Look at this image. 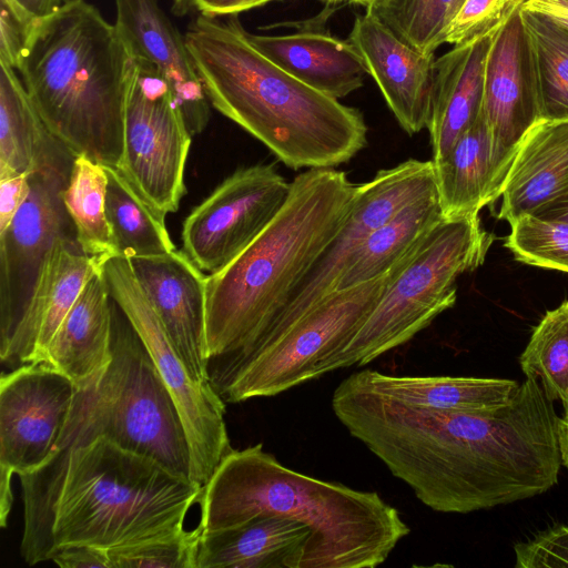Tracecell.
<instances>
[{
	"label": "cell",
	"mask_w": 568,
	"mask_h": 568,
	"mask_svg": "<svg viewBox=\"0 0 568 568\" xmlns=\"http://www.w3.org/2000/svg\"><path fill=\"white\" fill-rule=\"evenodd\" d=\"M28 20H38L54 12L63 0H7Z\"/></svg>",
	"instance_id": "cell-44"
},
{
	"label": "cell",
	"mask_w": 568,
	"mask_h": 568,
	"mask_svg": "<svg viewBox=\"0 0 568 568\" xmlns=\"http://www.w3.org/2000/svg\"><path fill=\"white\" fill-rule=\"evenodd\" d=\"M520 263L568 273V220L525 215L505 241Z\"/></svg>",
	"instance_id": "cell-35"
},
{
	"label": "cell",
	"mask_w": 568,
	"mask_h": 568,
	"mask_svg": "<svg viewBox=\"0 0 568 568\" xmlns=\"http://www.w3.org/2000/svg\"><path fill=\"white\" fill-rule=\"evenodd\" d=\"M78 387L45 363H28L0 378V526L6 527L14 474L39 469L55 452Z\"/></svg>",
	"instance_id": "cell-12"
},
{
	"label": "cell",
	"mask_w": 568,
	"mask_h": 568,
	"mask_svg": "<svg viewBox=\"0 0 568 568\" xmlns=\"http://www.w3.org/2000/svg\"><path fill=\"white\" fill-rule=\"evenodd\" d=\"M526 378L538 379L548 399L568 414V300L546 312L519 357Z\"/></svg>",
	"instance_id": "cell-33"
},
{
	"label": "cell",
	"mask_w": 568,
	"mask_h": 568,
	"mask_svg": "<svg viewBox=\"0 0 568 568\" xmlns=\"http://www.w3.org/2000/svg\"><path fill=\"white\" fill-rule=\"evenodd\" d=\"M248 36L277 67L326 95L341 99L363 85L367 71L348 40L306 28L285 34Z\"/></svg>",
	"instance_id": "cell-22"
},
{
	"label": "cell",
	"mask_w": 568,
	"mask_h": 568,
	"mask_svg": "<svg viewBox=\"0 0 568 568\" xmlns=\"http://www.w3.org/2000/svg\"><path fill=\"white\" fill-rule=\"evenodd\" d=\"M321 1L326 4H336V3H341V2H349V3L361 4V0H321Z\"/></svg>",
	"instance_id": "cell-48"
},
{
	"label": "cell",
	"mask_w": 568,
	"mask_h": 568,
	"mask_svg": "<svg viewBox=\"0 0 568 568\" xmlns=\"http://www.w3.org/2000/svg\"><path fill=\"white\" fill-rule=\"evenodd\" d=\"M174 95L148 62L135 59L124 121V145L116 170L139 196L165 217L186 193L185 164L191 144Z\"/></svg>",
	"instance_id": "cell-11"
},
{
	"label": "cell",
	"mask_w": 568,
	"mask_h": 568,
	"mask_svg": "<svg viewBox=\"0 0 568 568\" xmlns=\"http://www.w3.org/2000/svg\"><path fill=\"white\" fill-rule=\"evenodd\" d=\"M49 131L75 156L118 168L135 59L115 24L87 0L34 20L17 69Z\"/></svg>",
	"instance_id": "cell-5"
},
{
	"label": "cell",
	"mask_w": 568,
	"mask_h": 568,
	"mask_svg": "<svg viewBox=\"0 0 568 568\" xmlns=\"http://www.w3.org/2000/svg\"><path fill=\"white\" fill-rule=\"evenodd\" d=\"M464 0H386L372 8L379 19L415 50L434 54Z\"/></svg>",
	"instance_id": "cell-34"
},
{
	"label": "cell",
	"mask_w": 568,
	"mask_h": 568,
	"mask_svg": "<svg viewBox=\"0 0 568 568\" xmlns=\"http://www.w3.org/2000/svg\"><path fill=\"white\" fill-rule=\"evenodd\" d=\"M393 268L327 294L298 316L268 328L247 348L224 357L214 386L222 399L240 403L275 396L320 377L321 366L346 345L376 306Z\"/></svg>",
	"instance_id": "cell-9"
},
{
	"label": "cell",
	"mask_w": 568,
	"mask_h": 568,
	"mask_svg": "<svg viewBox=\"0 0 568 568\" xmlns=\"http://www.w3.org/2000/svg\"><path fill=\"white\" fill-rule=\"evenodd\" d=\"M290 191L273 164L237 169L184 220L182 251L201 271L219 272L266 229Z\"/></svg>",
	"instance_id": "cell-13"
},
{
	"label": "cell",
	"mask_w": 568,
	"mask_h": 568,
	"mask_svg": "<svg viewBox=\"0 0 568 568\" xmlns=\"http://www.w3.org/2000/svg\"><path fill=\"white\" fill-rule=\"evenodd\" d=\"M103 257L85 254L74 236L57 240L27 308L10 338L0 345L3 364L18 367L39 363L54 333Z\"/></svg>",
	"instance_id": "cell-20"
},
{
	"label": "cell",
	"mask_w": 568,
	"mask_h": 568,
	"mask_svg": "<svg viewBox=\"0 0 568 568\" xmlns=\"http://www.w3.org/2000/svg\"><path fill=\"white\" fill-rule=\"evenodd\" d=\"M129 262L190 374L211 383L205 337L207 275L182 250Z\"/></svg>",
	"instance_id": "cell-17"
},
{
	"label": "cell",
	"mask_w": 568,
	"mask_h": 568,
	"mask_svg": "<svg viewBox=\"0 0 568 568\" xmlns=\"http://www.w3.org/2000/svg\"><path fill=\"white\" fill-rule=\"evenodd\" d=\"M436 191L434 163L408 159L357 184L351 212L328 248L266 328L283 324L335 291L348 261L368 236L404 206Z\"/></svg>",
	"instance_id": "cell-15"
},
{
	"label": "cell",
	"mask_w": 568,
	"mask_h": 568,
	"mask_svg": "<svg viewBox=\"0 0 568 568\" xmlns=\"http://www.w3.org/2000/svg\"><path fill=\"white\" fill-rule=\"evenodd\" d=\"M526 0H464L450 21L445 43L462 45L495 34Z\"/></svg>",
	"instance_id": "cell-37"
},
{
	"label": "cell",
	"mask_w": 568,
	"mask_h": 568,
	"mask_svg": "<svg viewBox=\"0 0 568 568\" xmlns=\"http://www.w3.org/2000/svg\"><path fill=\"white\" fill-rule=\"evenodd\" d=\"M115 27L134 59L150 63L163 78L180 105L191 135L210 120V102L187 50L159 0H114Z\"/></svg>",
	"instance_id": "cell-19"
},
{
	"label": "cell",
	"mask_w": 568,
	"mask_h": 568,
	"mask_svg": "<svg viewBox=\"0 0 568 568\" xmlns=\"http://www.w3.org/2000/svg\"><path fill=\"white\" fill-rule=\"evenodd\" d=\"M532 44L542 120H568V28L552 19L520 9Z\"/></svg>",
	"instance_id": "cell-32"
},
{
	"label": "cell",
	"mask_w": 568,
	"mask_h": 568,
	"mask_svg": "<svg viewBox=\"0 0 568 568\" xmlns=\"http://www.w3.org/2000/svg\"><path fill=\"white\" fill-rule=\"evenodd\" d=\"M357 184L344 171L307 169L266 229L206 278L209 359L251 346L286 307L343 227Z\"/></svg>",
	"instance_id": "cell-6"
},
{
	"label": "cell",
	"mask_w": 568,
	"mask_h": 568,
	"mask_svg": "<svg viewBox=\"0 0 568 568\" xmlns=\"http://www.w3.org/2000/svg\"><path fill=\"white\" fill-rule=\"evenodd\" d=\"M378 85L400 128L409 135L427 129L434 81V54L399 39L372 8L355 18L348 39Z\"/></svg>",
	"instance_id": "cell-18"
},
{
	"label": "cell",
	"mask_w": 568,
	"mask_h": 568,
	"mask_svg": "<svg viewBox=\"0 0 568 568\" xmlns=\"http://www.w3.org/2000/svg\"><path fill=\"white\" fill-rule=\"evenodd\" d=\"M274 0H195V10L206 16L239 14Z\"/></svg>",
	"instance_id": "cell-42"
},
{
	"label": "cell",
	"mask_w": 568,
	"mask_h": 568,
	"mask_svg": "<svg viewBox=\"0 0 568 568\" xmlns=\"http://www.w3.org/2000/svg\"><path fill=\"white\" fill-rule=\"evenodd\" d=\"M239 14L199 13L184 33L209 102L293 170L348 162L367 145L361 111L297 80L252 43Z\"/></svg>",
	"instance_id": "cell-3"
},
{
	"label": "cell",
	"mask_w": 568,
	"mask_h": 568,
	"mask_svg": "<svg viewBox=\"0 0 568 568\" xmlns=\"http://www.w3.org/2000/svg\"><path fill=\"white\" fill-rule=\"evenodd\" d=\"M560 219H566V220H568V212H567L566 214L561 215V216H560Z\"/></svg>",
	"instance_id": "cell-49"
},
{
	"label": "cell",
	"mask_w": 568,
	"mask_h": 568,
	"mask_svg": "<svg viewBox=\"0 0 568 568\" xmlns=\"http://www.w3.org/2000/svg\"><path fill=\"white\" fill-rule=\"evenodd\" d=\"M494 36L454 45L435 60L427 124L434 161L449 151L483 111L485 64Z\"/></svg>",
	"instance_id": "cell-24"
},
{
	"label": "cell",
	"mask_w": 568,
	"mask_h": 568,
	"mask_svg": "<svg viewBox=\"0 0 568 568\" xmlns=\"http://www.w3.org/2000/svg\"><path fill=\"white\" fill-rule=\"evenodd\" d=\"M521 8L541 13L568 28V0H526Z\"/></svg>",
	"instance_id": "cell-43"
},
{
	"label": "cell",
	"mask_w": 568,
	"mask_h": 568,
	"mask_svg": "<svg viewBox=\"0 0 568 568\" xmlns=\"http://www.w3.org/2000/svg\"><path fill=\"white\" fill-rule=\"evenodd\" d=\"M433 163L444 219L479 214L500 197L507 171L495 158L484 109L449 151Z\"/></svg>",
	"instance_id": "cell-26"
},
{
	"label": "cell",
	"mask_w": 568,
	"mask_h": 568,
	"mask_svg": "<svg viewBox=\"0 0 568 568\" xmlns=\"http://www.w3.org/2000/svg\"><path fill=\"white\" fill-rule=\"evenodd\" d=\"M386 0H361V6L365 8H375Z\"/></svg>",
	"instance_id": "cell-47"
},
{
	"label": "cell",
	"mask_w": 568,
	"mask_h": 568,
	"mask_svg": "<svg viewBox=\"0 0 568 568\" xmlns=\"http://www.w3.org/2000/svg\"><path fill=\"white\" fill-rule=\"evenodd\" d=\"M51 561L61 568H112L108 550L89 545L61 547Z\"/></svg>",
	"instance_id": "cell-41"
},
{
	"label": "cell",
	"mask_w": 568,
	"mask_h": 568,
	"mask_svg": "<svg viewBox=\"0 0 568 568\" xmlns=\"http://www.w3.org/2000/svg\"><path fill=\"white\" fill-rule=\"evenodd\" d=\"M201 534L197 526L110 549L112 568H196Z\"/></svg>",
	"instance_id": "cell-36"
},
{
	"label": "cell",
	"mask_w": 568,
	"mask_h": 568,
	"mask_svg": "<svg viewBox=\"0 0 568 568\" xmlns=\"http://www.w3.org/2000/svg\"><path fill=\"white\" fill-rule=\"evenodd\" d=\"M347 432L428 508L468 514L540 495L558 483V419L538 379L493 412L410 406L353 375L332 396Z\"/></svg>",
	"instance_id": "cell-1"
},
{
	"label": "cell",
	"mask_w": 568,
	"mask_h": 568,
	"mask_svg": "<svg viewBox=\"0 0 568 568\" xmlns=\"http://www.w3.org/2000/svg\"><path fill=\"white\" fill-rule=\"evenodd\" d=\"M558 440L561 464L568 469V414L558 419Z\"/></svg>",
	"instance_id": "cell-45"
},
{
	"label": "cell",
	"mask_w": 568,
	"mask_h": 568,
	"mask_svg": "<svg viewBox=\"0 0 568 568\" xmlns=\"http://www.w3.org/2000/svg\"><path fill=\"white\" fill-rule=\"evenodd\" d=\"M201 532L276 515L308 526L301 568H375L410 529L377 493L282 465L262 444L232 449L203 486Z\"/></svg>",
	"instance_id": "cell-4"
},
{
	"label": "cell",
	"mask_w": 568,
	"mask_h": 568,
	"mask_svg": "<svg viewBox=\"0 0 568 568\" xmlns=\"http://www.w3.org/2000/svg\"><path fill=\"white\" fill-rule=\"evenodd\" d=\"M29 173L0 179V232L12 222L30 193Z\"/></svg>",
	"instance_id": "cell-40"
},
{
	"label": "cell",
	"mask_w": 568,
	"mask_h": 568,
	"mask_svg": "<svg viewBox=\"0 0 568 568\" xmlns=\"http://www.w3.org/2000/svg\"><path fill=\"white\" fill-rule=\"evenodd\" d=\"M444 220L437 191L404 206L376 229L348 261L335 291L389 272Z\"/></svg>",
	"instance_id": "cell-29"
},
{
	"label": "cell",
	"mask_w": 568,
	"mask_h": 568,
	"mask_svg": "<svg viewBox=\"0 0 568 568\" xmlns=\"http://www.w3.org/2000/svg\"><path fill=\"white\" fill-rule=\"evenodd\" d=\"M308 526L260 515L227 529L201 534L196 568H301Z\"/></svg>",
	"instance_id": "cell-25"
},
{
	"label": "cell",
	"mask_w": 568,
	"mask_h": 568,
	"mask_svg": "<svg viewBox=\"0 0 568 568\" xmlns=\"http://www.w3.org/2000/svg\"><path fill=\"white\" fill-rule=\"evenodd\" d=\"M520 9L495 33L484 74L483 109L495 158L507 172L523 138L542 120L535 53Z\"/></svg>",
	"instance_id": "cell-16"
},
{
	"label": "cell",
	"mask_w": 568,
	"mask_h": 568,
	"mask_svg": "<svg viewBox=\"0 0 568 568\" xmlns=\"http://www.w3.org/2000/svg\"><path fill=\"white\" fill-rule=\"evenodd\" d=\"M108 175L105 166L84 154L77 155L63 191V203L74 225L81 250L91 256L114 255L112 233L105 213Z\"/></svg>",
	"instance_id": "cell-31"
},
{
	"label": "cell",
	"mask_w": 568,
	"mask_h": 568,
	"mask_svg": "<svg viewBox=\"0 0 568 568\" xmlns=\"http://www.w3.org/2000/svg\"><path fill=\"white\" fill-rule=\"evenodd\" d=\"M478 214L444 219L393 268L378 303L362 326L320 368L364 366L426 328L454 306L457 280L483 264L493 243Z\"/></svg>",
	"instance_id": "cell-8"
},
{
	"label": "cell",
	"mask_w": 568,
	"mask_h": 568,
	"mask_svg": "<svg viewBox=\"0 0 568 568\" xmlns=\"http://www.w3.org/2000/svg\"><path fill=\"white\" fill-rule=\"evenodd\" d=\"M19 477L30 566L70 545L110 550L180 532L203 489L104 437L58 449Z\"/></svg>",
	"instance_id": "cell-2"
},
{
	"label": "cell",
	"mask_w": 568,
	"mask_h": 568,
	"mask_svg": "<svg viewBox=\"0 0 568 568\" xmlns=\"http://www.w3.org/2000/svg\"><path fill=\"white\" fill-rule=\"evenodd\" d=\"M0 68V179L72 163L75 155L49 131L17 70Z\"/></svg>",
	"instance_id": "cell-27"
},
{
	"label": "cell",
	"mask_w": 568,
	"mask_h": 568,
	"mask_svg": "<svg viewBox=\"0 0 568 568\" xmlns=\"http://www.w3.org/2000/svg\"><path fill=\"white\" fill-rule=\"evenodd\" d=\"M0 62L18 69L31 20L20 14L7 0H0Z\"/></svg>",
	"instance_id": "cell-39"
},
{
	"label": "cell",
	"mask_w": 568,
	"mask_h": 568,
	"mask_svg": "<svg viewBox=\"0 0 568 568\" xmlns=\"http://www.w3.org/2000/svg\"><path fill=\"white\" fill-rule=\"evenodd\" d=\"M111 347L105 371L78 388L55 450L104 437L191 480L180 413L145 345L114 302Z\"/></svg>",
	"instance_id": "cell-7"
},
{
	"label": "cell",
	"mask_w": 568,
	"mask_h": 568,
	"mask_svg": "<svg viewBox=\"0 0 568 568\" xmlns=\"http://www.w3.org/2000/svg\"><path fill=\"white\" fill-rule=\"evenodd\" d=\"M113 301L101 273L85 284L49 343L41 362L78 388L100 376L112 358Z\"/></svg>",
	"instance_id": "cell-23"
},
{
	"label": "cell",
	"mask_w": 568,
	"mask_h": 568,
	"mask_svg": "<svg viewBox=\"0 0 568 568\" xmlns=\"http://www.w3.org/2000/svg\"><path fill=\"white\" fill-rule=\"evenodd\" d=\"M105 213L114 255L132 258L174 251L165 217L151 209L115 168L105 166Z\"/></svg>",
	"instance_id": "cell-30"
},
{
	"label": "cell",
	"mask_w": 568,
	"mask_h": 568,
	"mask_svg": "<svg viewBox=\"0 0 568 568\" xmlns=\"http://www.w3.org/2000/svg\"><path fill=\"white\" fill-rule=\"evenodd\" d=\"M352 375L361 385L379 395L438 410L493 412L507 405L520 385L513 379L396 376L374 369Z\"/></svg>",
	"instance_id": "cell-28"
},
{
	"label": "cell",
	"mask_w": 568,
	"mask_h": 568,
	"mask_svg": "<svg viewBox=\"0 0 568 568\" xmlns=\"http://www.w3.org/2000/svg\"><path fill=\"white\" fill-rule=\"evenodd\" d=\"M101 273L111 298L142 339L176 405L191 453V480L203 487L233 449L224 420L225 402L212 383H201L190 374L138 283L129 258H102Z\"/></svg>",
	"instance_id": "cell-10"
},
{
	"label": "cell",
	"mask_w": 568,
	"mask_h": 568,
	"mask_svg": "<svg viewBox=\"0 0 568 568\" xmlns=\"http://www.w3.org/2000/svg\"><path fill=\"white\" fill-rule=\"evenodd\" d=\"M497 217H560L568 212V120H540L520 141Z\"/></svg>",
	"instance_id": "cell-21"
},
{
	"label": "cell",
	"mask_w": 568,
	"mask_h": 568,
	"mask_svg": "<svg viewBox=\"0 0 568 568\" xmlns=\"http://www.w3.org/2000/svg\"><path fill=\"white\" fill-rule=\"evenodd\" d=\"M72 166L73 162L32 173L27 201L0 232V345L21 320L57 240L75 237L63 203Z\"/></svg>",
	"instance_id": "cell-14"
},
{
	"label": "cell",
	"mask_w": 568,
	"mask_h": 568,
	"mask_svg": "<svg viewBox=\"0 0 568 568\" xmlns=\"http://www.w3.org/2000/svg\"><path fill=\"white\" fill-rule=\"evenodd\" d=\"M195 10V0H171V11L176 17H183Z\"/></svg>",
	"instance_id": "cell-46"
},
{
	"label": "cell",
	"mask_w": 568,
	"mask_h": 568,
	"mask_svg": "<svg viewBox=\"0 0 568 568\" xmlns=\"http://www.w3.org/2000/svg\"><path fill=\"white\" fill-rule=\"evenodd\" d=\"M515 555L516 568L568 567V526H556L516 544Z\"/></svg>",
	"instance_id": "cell-38"
}]
</instances>
